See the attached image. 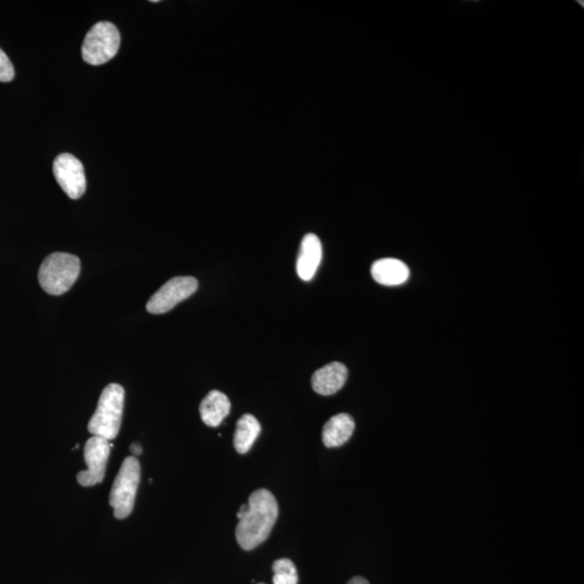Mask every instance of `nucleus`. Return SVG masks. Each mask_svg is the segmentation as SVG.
Wrapping results in <instances>:
<instances>
[{"label": "nucleus", "mask_w": 584, "mask_h": 584, "mask_svg": "<svg viewBox=\"0 0 584 584\" xmlns=\"http://www.w3.org/2000/svg\"><path fill=\"white\" fill-rule=\"evenodd\" d=\"M373 278L384 286H399L409 279V269L398 259H382L375 261L372 267Z\"/></svg>", "instance_id": "ddd939ff"}, {"label": "nucleus", "mask_w": 584, "mask_h": 584, "mask_svg": "<svg viewBox=\"0 0 584 584\" xmlns=\"http://www.w3.org/2000/svg\"><path fill=\"white\" fill-rule=\"evenodd\" d=\"M261 425L253 415H244L237 421L236 434H234V447L239 453H247L252 450L255 440L260 435Z\"/></svg>", "instance_id": "4468645a"}, {"label": "nucleus", "mask_w": 584, "mask_h": 584, "mask_svg": "<svg viewBox=\"0 0 584 584\" xmlns=\"http://www.w3.org/2000/svg\"><path fill=\"white\" fill-rule=\"evenodd\" d=\"M231 411V401L220 391L213 390L202 400L200 414L203 424L208 426L217 427Z\"/></svg>", "instance_id": "9b49d317"}, {"label": "nucleus", "mask_w": 584, "mask_h": 584, "mask_svg": "<svg viewBox=\"0 0 584 584\" xmlns=\"http://www.w3.org/2000/svg\"><path fill=\"white\" fill-rule=\"evenodd\" d=\"M348 584H369V582L365 578L356 577L351 579Z\"/></svg>", "instance_id": "a211bd4d"}, {"label": "nucleus", "mask_w": 584, "mask_h": 584, "mask_svg": "<svg viewBox=\"0 0 584 584\" xmlns=\"http://www.w3.org/2000/svg\"><path fill=\"white\" fill-rule=\"evenodd\" d=\"M121 34L111 22H98L86 35L82 47L83 61L90 65H102L117 55Z\"/></svg>", "instance_id": "39448f33"}, {"label": "nucleus", "mask_w": 584, "mask_h": 584, "mask_svg": "<svg viewBox=\"0 0 584 584\" xmlns=\"http://www.w3.org/2000/svg\"><path fill=\"white\" fill-rule=\"evenodd\" d=\"M260 584H263V583H260Z\"/></svg>", "instance_id": "6ab92c4d"}, {"label": "nucleus", "mask_w": 584, "mask_h": 584, "mask_svg": "<svg viewBox=\"0 0 584 584\" xmlns=\"http://www.w3.org/2000/svg\"><path fill=\"white\" fill-rule=\"evenodd\" d=\"M125 405V390L121 384L111 383L102 391L88 431L93 436H100L107 441L117 437L121 430Z\"/></svg>", "instance_id": "f03ea898"}, {"label": "nucleus", "mask_w": 584, "mask_h": 584, "mask_svg": "<svg viewBox=\"0 0 584 584\" xmlns=\"http://www.w3.org/2000/svg\"><path fill=\"white\" fill-rule=\"evenodd\" d=\"M54 174L57 184L72 200H78L86 192V176L81 160L71 154L57 156L54 163Z\"/></svg>", "instance_id": "6e6552de"}, {"label": "nucleus", "mask_w": 584, "mask_h": 584, "mask_svg": "<svg viewBox=\"0 0 584 584\" xmlns=\"http://www.w3.org/2000/svg\"><path fill=\"white\" fill-rule=\"evenodd\" d=\"M348 374L346 365L339 362L328 364L313 374V390L324 396L336 394L346 384Z\"/></svg>", "instance_id": "1a4fd4ad"}, {"label": "nucleus", "mask_w": 584, "mask_h": 584, "mask_svg": "<svg viewBox=\"0 0 584 584\" xmlns=\"http://www.w3.org/2000/svg\"><path fill=\"white\" fill-rule=\"evenodd\" d=\"M356 421L348 414H339L326 422L322 429V442L327 448L340 447L351 438Z\"/></svg>", "instance_id": "f8f14e48"}, {"label": "nucleus", "mask_w": 584, "mask_h": 584, "mask_svg": "<svg viewBox=\"0 0 584 584\" xmlns=\"http://www.w3.org/2000/svg\"><path fill=\"white\" fill-rule=\"evenodd\" d=\"M322 257V247L320 238L315 234H307L302 239L298 261H296V272L305 281H310L320 267Z\"/></svg>", "instance_id": "9d476101"}, {"label": "nucleus", "mask_w": 584, "mask_h": 584, "mask_svg": "<svg viewBox=\"0 0 584 584\" xmlns=\"http://www.w3.org/2000/svg\"><path fill=\"white\" fill-rule=\"evenodd\" d=\"M109 441L100 436H92L87 441L83 456L87 464V470L77 474V482L83 487L95 486L103 482L106 477L107 464L108 461Z\"/></svg>", "instance_id": "0eeeda50"}, {"label": "nucleus", "mask_w": 584, "mask_h": 584, "mask_svg": "<svg viewBox=\"0 0 584 584\" xmlns=\"http://www.w3.org/2000/svg\"><path fill=\"white\" fill-rule=\"evenodd\" d=\"M279 518V504L268 489L255 490L237 512L236 539L242 549L250 551L269 538Z\"/></svg>", "instance_id": "f257e3e1"}, {"label": "nucleus", "mask_w": 584, "mask_h": 584, "mask_svg": "<svg viewBox=\"0 0 584 584\" xmlns=\"http://www.w3.org/2000/svg\"><path fill=\"white\" fill-rule=\"evenodd\" d=\"M142 447L138 444H133L130 446V451H132L133 457H138L142 453Z\"/></svg>", "instance_id": "f3484780"}, {"label": "nucleus", "mask_w": 584, "mask_h": 584, "mask_svg": "<svg viewBox=\"0 0 584 584\" xmlns=\"http://www.w3.org/2000/svg\"><path fill=\"white\" fill-rule=\"evenodd\" d=\"M198 288V281L192 276H178L172 279L150 296L146 310L150 314H164L180 302L190 298Z\"/></svg>", "instance_id": "423d86ee"}, {"label": "nucleus", "mask_w": 584, "mask_h": 584, "mask_svg": "<svg viewBox=\"0 0 584 584\" xmlns=\"http://www.w3.org/2000/svg\"><path fill=\"white\" fill-rule=\"evenodd\" d=\"M274 584H298L299 577L296 565L288 559H280L273 564Z\"/></svg>", "instance_id": "2eb2a0df"}, {"label": "nucleus", "mask_w": 584, "mask_h": 584, "mask_svg": "<svg viewBox=\"0 0 584 584\" xmlns=\"http://www.w3.org/2000/svg\"><path fill=\"white\" fill-rule=\"evenodd\" d=\"M140 478L141 467L137 457L125 459L109 494V505L114 509L115 518L124 520L132 514Z\"/></svg>", "instance_id": "20e7f679"}, {"label": "nucleus", "mask_w": 584, "mask_h": 584, "mask_svg": "<svg viewBox=\"0 0 584 584\" xmlns=\"http://www.w3.org/2000/svg\"><path fill=\"white\" fill-rule=\"evenodd\" d=\"M81 260L74 254L55 253L47 257L39 272V280L47 294L61 296L69 291L81 274Z\"/></svg>", "instance_id": "7ed1b4c3"}, {"label": "nucleus", "mask_w": 584, "mask_h": 584, "mask_svg": "<svg viewBox=\"0 0 584 584\" xmlns=\"http://www.w3.org/2000/svg\"><path fill=\"white\" fill-rule=\"evenodd\" d=\"M15 75L14 67L8 56L0 48V82H9L13 81Z\"/></svg>", "instance_id": "dca6fc26"}]
</instances>
